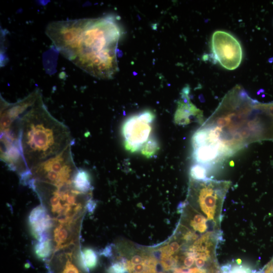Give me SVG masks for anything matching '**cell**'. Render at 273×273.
<instances>
[{"instance_id": "cell-6", "label": "cell", "mask_w": 273, "mask_h": 273, "mask_svg": "<svg viewBox=\"0 0 273 273\" xmlns=\"http://www.w3.org/2000/svg\"><path fill=\"white\" fill-rule=\"evenodd\" d=\"M211 48L214 59L225 69L233 70L240 66L243 58L242 47L230 33L215 31L211 37Z\"/></svg>"}, {"instance_id": "cell-11", "label": "cell", "mask_w": 273, "mask_h": 273, "mask_svg": "<svg viewBox=\"0 0 273 273\" xmlns=\"http://www.w3.org/2000/svg\"><path fill=\"white\" fill-rule=\"evenodd\" d=\"M29 222L32 233L38 241L48 239L47 231L52 225V221L44 207L38 206L31 211Z\"/></svg>"}, {"instance_id": "cell-17", "label": "cell", "mask_w": 273, "mask_h": 273, "mask_svg": "<svg viewBox=\"0 0 273 273\" xmlns=\"http://www.w3.org/2000/svg\"><path fill=\"white\" fill-rule=\"evenodd\" d=\"M126 271L124 258H122L120 261L112 263L107 270L108 273H125Z\"/></svg>"}, {"instance_id": "cell-19", "label": "cell", "mask_w": 273, "mask_h": 273, "mask_svg": "<svg viewBox=\"0 0 273 273\" xmlns=\"http://www.w3.org/2000/svg\"><path fill=\"white\" fill-rule=\"evenodd\" d=\"M263 273H273V258L262 269Z\"/></svg>"}, {"instance_id": "cell-7", "label": "cell", "mask_w": 273, "mask_h": 273, "mask_svg": "<svg viewBox=\"0 0 273 273\" xmlns=\"http://www.w3.org/2000/svg\"><path fill=\"white\" fill-rule=\"evenodd\" d=\"M1 158L21 179L29 173L20 146L18 128L14 123L8 128L1 131Z\"/></svg>"}, {"instance_id": "cell-15", "label": "cell", "mask_w": 273, "mask_h": 273, "mask_svg": "<svg viewBox=\"0 0 273 273\" xmlns=\"http://www.w3.org/2000/svg\"><path fill=\"white\" fill-rule=\"evenodd\" d=\"M159 149L156 140L152 137L141 150V153L147 157L153 156Z\"/></svg>"}, {"instance_id": "cell-13", "label": "cell", "mask_w": 273, "mask_h": 273, "mask_svg": "<svg viewBox=\"0 0 273 273\" xmlns=\"http://www.w3.org/2000/svg\"><path fill=\"white\" fill-rule=\"evenodd\" d=\"M51 243L49 239L38 241L34 246L35 253L40 259L48 258L51 254Z\"/></svg>"}, {"instance_id": "cell-18", "label": "cell", "mask_w": 273, "mask_h": 273, "mask_svg": "<svg viewBox=\"0 0 273 273\" xmlns=\"http://www.w3.org/2000/svg\"><path fill=\"white\" fill-rule=\"evenodd\" d=\"M68 237L67 230L63 227L58 228L55 232V240L59 245L65 243Z\"/></svg>"}, {"instance_id": "cell-16", "label": "cell", "mask_w": 273, "mask_h": 273, "mask_svg": "<svg viewBox=\"0 0 273 273\" xmlns=\"http://www.w3.org/2000/svg\"><path fill=\"white\" fill-rule=\"evenodd\" d=\"M206 168L204 166L195 164L191 168V178L196 180H202L206 178Z\"/></svg>"}, {"instance_id": "cell-5", "label": "cell", "mask_w": 273, "mask_h": 273, "mask_svg": "<svg viewBox=\"0 0 273 273\" xmlns=\"http://www.w3.org/2000/svg\"><path fill=\"white\" fill-rule=\"evenodd\" d=\"M154 113L147 110L129 117L123 124L122 133L125 148L131 152L140 151L152 138Z\"/></svg>"}, {"instance_id": "cell-2", "label": "cell", "mask_w": 273, "mask_h": 273, "mask_svg": "<svg viewBox=\"0 0 273 273\" xmlns=\"http://www.w3.org/2000/svg\"><path fill=\"white\" fill-rule=\"evenodd\" d=\"M46 33L63 56L90 75L109 79L118 71L121 29L112 16L51 22Z\"/></svg>"}, {"instance_id": "cell-4", "label": "cell", "mask_w": 273, "mask_h": 273, "mask_svg": "<svg viewBox=\"0 0 273 273\" xmlns=\"http://www.w3.org/2000/svg\"><path fill=\"white\" fill-rule=\"evenodd\" d=\"M71 146L30 169L26 181L32 180L57 187L72 185L78 168L73 160Z\"/></svg>"}, {"instance_id": "cell-10", "label": "cell", "mask_w": 273, "mask_h": 273, "mask_svg": "<svg viewBox=\"0 0 273 273\" xmlns=\"http://www.w3.org/2000/svg\"><path fill=\"white\" fill-rule=\"evenodd\" d=\"M128 273H156L157 260L154 256L148 252L137 251L130 258L125 259Z\"/></svg>"}, {"instance_id": "cell-12", "label": "cell", "mask_w": 273, "mask_h": 273, "mask_svg": "<svg viewBox=\"0 0 273 273\" xmlns=\"http://www.w3.org/2000/svg\"><path fill=\"white\" fill-rule=\"evenodd\" d=\"M72 186L79 192L87 193L92 188L89 174L83 169H78L73 178Z\"/></svg>"}, {"instance_id": "cell-9", "label": "cell", "mask_w": 273, "mask_h": 273, "mask_svg": "<svg viewBox=\"0 0 273 273\" xmlns=\"http://www.w3.org/2000/svg\"><path fill=\"white\" fill-rule=\"evenodd\" d=\"M189 93V86L185 87L181 90L174 117L177 124L187 125L193 121L201 122L202 121V112L191 102Z\"/></svg>"}, {"instance_id": "cell-14", "label": "cell", "mask_w": 273, "mask_h": 273, "mask_svg": "<svg viewBox=\"0 0 273 273\" xmlns=\"http://www.w3.org/2000/svg\"><path fill=\"white\" fill-rule=\"evenodd\" d=\"M84 262L89 269L95 268L98 263V257L96 252L92 248H85L81 252Z\"/></svg>"}, {"instance_id": "cell-3", "label": "cell", "mask_w": 273, "mask_h": 273, "mask_svg": "<svg viewBox=\"0 0 273 273\" xmlns=\"http://www.w3.org/2000/svg\"><path fill=\"white\" fill-rule=\"evenodd\" d=\"M16 122L20 146L29 170L74 143L69 128L49 112L42 96Z\"/></svg>"}, {"instance_id": "cell-8", "label": "cell", "mask_w": 273, "mask_h": 273, "mask_svg": "<svg viewBox=\"0 0 273 273\" xmlns=\"http://www.w3.org/2000/svg\"><path fill=\"white\" fill-rule=\"evenodd\" d=\"M41 96L39 89L36 88L23 99L14 103H8L1 96V131L13 125Z\"/></svg>"}, {"instance_id": "cell-1", "label": "cell", "mask_w": 273, "mask_h": 273, "mask_svg": "<svg viewBox=\"0 0 273 273\" xmlns=\"http://www.w3.org/2000/svg\"><path fill=\"white\" fill-rule=\"evenodd\" d=\"M267 140L273 141V103H260L236 85L194 133L192 143L215 164L252 143Z\"/></svg>"}]
</instances>
